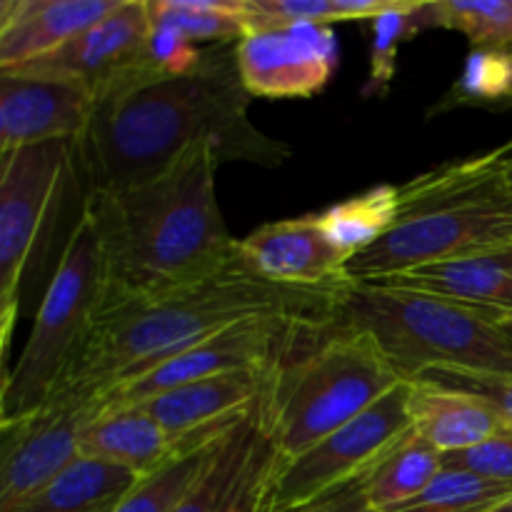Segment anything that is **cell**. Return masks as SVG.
<instances>
[{
    "instance_id": "cell-13",
    "label": "cell",
    "mask_w": 512,
    "mask_h": 512,
    "mask_svg": "<svg viewBox=\"0 0 512 512\" xmlns=\"http://www.w3.org/2000/svg\"><path fill=\"white\" fill-rule=\"evenodd\" d=\"M280 463L283 458L258 405L213 445L173 512H270V493Z\"/></svg>"
},
{
    "instance_id": "cell-21",
    "label": "cell",
    "mask_w": 512,
    "mask_h": 512,
    "mask_svg": "<svg viewBox=\"0 0 512 512\" xmlns=\"http://www.w3.org/2000/svg\"><path fill=\"white\" fill-rule=\"evenodd\" d=\"M410 420L413 428L443 455L475 448L505 425L483 400L425 380H413Z\"/></svg>"
},
{
    "instance_id": "cell-9",
    "label": "cell",
    "mask_w": 512,
    "mask_h": 512,
    "mask_svg": "<svg viewBox=\"0 0 512 512\" xmlns=\"http://www.w3.org/2000/svg\"><path fill=\"white\" fill-rule=\"evenodd\" d=\"M410 390L413 380H403L358 418L340 425L298 458L283 460L270 493V512L298 508L368 473L375 460L413 428Z\"/></svg>"
},
{
    "instance_id": "cell-40",
    "label": "cell",
    "mask_w": 512,
    "mask_h": 512,
    "mask_svg": "<svg viewBox=\"0 0 512 512\" xmlns=\"http://www.w3.org/2000/svg\"><path fill=\"white\" fill-rule=\"evenodd\" d=\"M510 250H512V248H510Z\"/></svg>"
},
{
    "instance_id": "cell-4",
    "label": "cell",
    "mask_w": 512,
    "mask_h": 512,
    "mask_svg": "<svg viewBox=\"0 0 512 512\" xmlns=\"http://www.w3.org/2000/svg\"><path fill=\"white\" fill-rule=\"evenodd\" d=\"M512 140L435 165L400 185V220L348 263L355 280H388L440 260L512 248Z\"/></svg>"
},
{
    "instance_id": "cell-36",
    "label": "cell",
    "mask_w": 512,
    "mask_h": 512,
    "mask_svg": "<svg viewBox=\"0 0 512 512\" xmlns=\"http://www.w3.org/2000/svg\"><path fill=\"white\" fill-rule=\"evenodd\" d=\"M498 325H500V330H503V333L508 335L510 343H512V315H503V318L498 320Z\"/></svg>"
},
{
    "instance_id": "cell-14",
    "label": "cell",
    "mask_w": 512,
    "mask_h": 512,
    "mask_svg": "<svg viewBox=\"0 0 512 512\" xmlns=\"http://www.w3.org/2000/svg\"><path fill=\"white\" fill-rule=\"evenodd\" d=\"M150 0H123L103 20L93 23L50 55L0 73L68 80L100 93L123 73L145 65L150 40Z\"/></svg>"
},
{
    "instance_id": "cell-10",
    "label": "cell",
    "mask_w": 512,
    "mask_h": 512,
    "mask_svg": "<svg viewBox=\"0 0 512 512\" xmlns=\"http://www.w3.org/2000/svg\"><path fill=\"white\" fill-rule=\"evenodd\" d=\"M100 408L95 393L63 385L43 408L0 425V512H13L83 455V430Z\"/></svg>"
},
{
    "instance_id": "cell-33",
    "label": "cell",
    "mask_w": 512,
    "mask_h": 512,
    "mask_svg": "<svg viewBox=\"0 0 512 512\" xmlns=\"http://www.w3.org/2000/svg\"><path fill=\"white\" fill-rule=\"evenodd\" d=\"M150 20H153V28H150L145 65L158 75H168V78H178V75L198 70L203 63L205 48L195 45L188 35L180 33L168 20L153 18V15H150Z\"/></svg>"
},
{
    "instance_id": "cell-15",
    "label": "cell",
    "mask_w": 512,
    "mask_h": 512,
    "mask_svg": "<svg viewBox=\"0 0 512 512\" xmlns=\"http://www.w3.org/2000/svg\"><path fill=\"white\" fill-rule=\"evenodd\" d=\"M270 373L273 370H235L178 385L135 405L180 443L205 445L223 438L258 408Z\"/></svg>"
},
{
    "instance_id": "cell-35",
    "label": "cell",
    "mask_w": 512,
    "mask_h": 512,
    "mask_svg": "<svg viewBox=\"0 0 512 512\" xmlns=\"http://www.w3.org/2000/svg\"><path fill=\"white\" fill-rule=\"evenodd\" d=\"M283 512H378L373 508L368 498V485H365V475L350 480V483L340 485V488L330 490V493L320 495V498L310 500V503L298 505Z\"/></svg>"
},
{
    "instance_id": "cell-19",
    "label": "cell",
    "mask_w": 512,
    "mask_h": 512,
    "mask_svg": "<svg viewBox=\"0 0 512 512\" xmlns=\"http://www.w3.org/2000/svg\"><path fill=\"white\" fill-rule=\"evenodd\" d=\"M198 448L203 445H185L175 440L140 405H103L85 425L80 440V453L120 465L140 480Z\"/></svg>"
},
{
    "instance_id": "cell-20",
    "label": "cell",
    "mask_w": 512,
    "mask_h": 512,
    "mask_svg": "<svg viewBox=\"0 0 512 512\" xmlns=\"http://www.w3.org/2000/svg\"><path fill=\"white\" fill-rule=\"evenodd\" d=\"M375 283L440 295L500 320L512 315V250L440 260Z\"/></svg>"
},
{
    "instance_id": "cell-28",
    "label": "cell",
    "mask_w": 512,
    "mask_h": 512,
    "mask_svg": "<svg viewBox=\"0 0 512 512\" xmlns=\"http://www.w3.org/2000/svg\"><path fill=\"white\" fill-rule=\"evenodd\" d=\"M512 495V485L493 483L468 470H440L415 500L395 512H493Z\"/></svg>"
},
{
    "instance_id": "cell-30",
    "label": "cell",
    "mask_w": 512,
    "mask_h": 512,
    "mask_svg": "<svg viewBox=\"0 0 512 512\" xmlns=\"http://www.w3.org/2000/svg\"><path fill=\"white\" fill-rule=\"evenodd\" d=\"M512 100V50L475 48L465 60L458 83L453 85L438 110L458 108V105H488L500 100Z\"/></svg>"
},
{
    "instance_id": "cell-25",
    "label": "cell",
    "mask_w": 512,
    "mask_h": 512,
    "mask_svg": "<svg viewBox=\"0 0 512 512\" xmlns=\"http://www.w3.org/2000/svg\"><path fill=\"white\" fill-rule=\"evenodd\" d=\"M418 15L425 30H460L475 48L512 50V0H430Z\"/></svg>"
},
{
    "instance_id": "cell-29",
    "label": "cell",
    "mask_w": 512,
    "mask_h": 512,
    "mask_svg": "<svg viewBox=\"0 0 512 512\" xmlns=\"http://www.w3.org/2000/svg\"><path fill=\"white\" fill-rule=\"evenodd\" d=\"M420 5L423 0H398L393 10L378 15L373 20V45H370V83L365 95L383 98L390 83L398 73V48L418 35L423 28L420 23Z\"/></svg>"
},
{
    "instance_id": "cell-16",
    "label": "cell",
    "mask_w": 512,
    "mask_h": 512,
    "mask_svg": "<svg viewBox=\"0 0 512 512\" xmlns=\"http://www.w3.org/2000/svg\"><path fill=\"white\" fill-rule=\"evenodd\" d=\"M238 258L268 283L303 290H338L350 280L348 258L333 248L315 215L275 220L238 240Z\"/></svg>"
},
{
    "instance_id": "cell-18",
    "label": "cell",
    "mask_w": 512,
    "mask_h": 512,
    "mask_svg": "<svg viewBox=\"0 0 512 512\" xmlns=\"http://www.w3.org/2000/svg\"><path fill=\"white\" fill-rule=\"evenodd\" d=\"M123 0H3L0 70L50 55L85 28L113 13Z\"/></svg>"
},
{
    "instance_id": "cell-5",
    "label": "cell",
    "mask_w": 512,
    "mask_h": 512,
    "mask_svg": "<svg viewBox=\"0 0 512 512\" xmlns=\"http://www.w3.org/2000/svg\"><path fill=\"white\" fill-rule=\"evenodd\" d=\"M403 380L373 335L330 323L275 365L260 410L280 458L293 460Z\"/></svg>"
},
{
    "instance_id": "cell-17",
    "label": "cell",
    "mask_w": 512,
    "mask_h": 512,
    "mask_svg": "<svg viewBox=\"0 0 512 512\" xmlns=\"http://www.w3.org/2000/svg\"><path fill=\"white\" fill-rule=\"evenodd\" d=\"M93 93L78 83L0 73V153L83 135Z\"/></svg>"
},
{
    "instance_id": "cell-34",
    "label": "cell",
    "mask_w": 512,
    "mask_h": 512,
    "mask_svg": "<svg viewBox=\"0 0 512 512\" xmlns=\"http://www.w3.org/2000/svg\"><path fill=\"white\" fill-rule=\"evenodd\" d=\"M445 465L468 470L493 483L512 485V425H503L498 433L475 448L445 455Z\"/></svg>"
},
{
    "instance_id": "cell-39",
    "label": "cell",
    "mask_w": 512,
    "mask_h": 512,
    "mask_svg": "<svg viewBox=\"0 0 512 512\" xmlns=\"http://www.w3.org/2000/svg\"><path fill=\"white\" fill-rule=\"evenodd\" d=\"M510 180H512V160H510Z\"/></svg>"
},
{
    "instance_id": "cell-3",
    "label": "cell",
    "mask_w": 512,
    "mask_h": 512,
    "mask_svg": "<svg viewBox=\"0 0 512 512\" xmlns=\"http://www.w3.org/2000/svg\"><path fill=\"white\" fill-rule=\"evenodd\" d=\"M340 293L343 288L303 290L268 283L238 258L228 270L193 288L103 305L63 385H80L103 400L118 385L258 315H283L328 328Z\"/></svg>"
},
{
    "instance_id": "cell-37",
    "label": "cell",
    "mask_w": 512,
    "mask_h": 512,
    "mask_svg": "<svg viewBox=\"0 0 512 512\" xmlns=\"http://www.w3.org/2000/svg\"><path fill=\"white\" fill-rule=\"evenodd\" d=\"M493 512H512V495H510L508 500H505V503H500L498 508H495Z\"/></svg>"
},
{
    "instance_id": "cell-11",
    "label": "cell",
    "mask_w": 512,
    "mask_h": 512,
    "mask_svg": "<svg viewBox=\"0 0 512 512\" xmlns=\"http://www.w3.org/2000/svg\"><path fill=\"white\" fill-rule=\"evenodd\" d=\"M315 325L298 323L283 315H258L220 330L213 338L183 350L155 365L140 378L118 385L103 398V405H135L195 380L235 373V370H273L303 345Z\"/></svg>"
},
{
    "instance_id": "cell-8",
    "label": "cell",
    "mask_w": 512,
    "mask_h": 512,
    "mask_svg": "<svg viewBox=\"0 0 512 512\" xmlns=\"http://www.w3.org/2000/svg\"><path fill=\"white\" fill-rule=\"evenodd\" d=\"M75 180V150L70 140L0 153V345L3 378L20 310V283L53 223L65 188Z\"/></svg>"
},
{
    "instance_id": "cell-12",
    "label": "cell",
    "mask_w": 512,
    "mask_h": 512,
    "mask_svg": "<svg viewBox=\"0 0 512 512\" xmlns=\"http://www.w3.org/2000/svg\"><path fill=\"white\" fill-rule=\"evenodd\" d=\"M235 65L250 98H313L333 80L340 45L330 25L250 30L235 43Z\"/></svg>"
},
{
    "instance_id": "cell-32",
    "label": "cell",
    "mask_w": 512,
    "mask_h": 512,
    "mask_svg": "<svg viewBox=\"0 0 512 512\" xmlns=\"http://www.w3.org/2000/svg\"><path fill=\"white\" fill-rule=\"evenodd\" d=\"M415 380L445 385V388L473 395V398L483 400L490 410H495L505 425H512V375L478 373V370L465 368H433Z\"/></svg>"
},
{
    "instance_id": "cell-26",
    "label": "cell",
    "mask_w": 512,
    "mask_h": 512,
    "mask_svg": "<svg viewBox=\"0 0 512 512\" xmlns=\"http://www.w3.org/2000/svg\"><path fill=\"white\" fill-rule=\"evenodd\" d=\"M150 15L173 23L200 48L235 45L248 33L243 0H150Z\"/></svg>"
},
{
    "instance_id": "cell-2",
    "label": "cell",
    "mask_w": 512,
    "mask_h": 512,
    "mask_svg": "<svg viewBox=\"0 0 512 512\" xmlns=\"http://www.w3.org/2000/svg\"><path fill=\"white\" fill-rule=\"evenodd\" d=\"M218 168L213 145L198 143L145 183L85 195L103 255V305L163 298L238 260V238L218 203Z\"/></svg>"
},
{
    "instance_id": "cell-23",
    "label": "cell",
    "mask_w": 512,
    "mask_h": 512,
    "mask_svg": "<svg viewBox=\"0 0 512 512\" xmlns=\"http://www.w3.org/2000/svg\"><path fill=\"white\" fill-rule=\"evenodd\" d=\"M443 468L445 455L410 428L365 473L370 503L378 512H395L418 498Z\"/></svg>"
},
{
    "instance_id": "cell-38",
    "label": "cell",
    "mask_w": 512,
    "mask_h": 512,
    "mask_svg": "<svg viewBox=\"0 0 512 512\" xmlns=\"http://www.w3.org/2000/svg\"><path fill=\"white\" fill-rule=\"evenodd\" d=\"M120 500H123V498H120ZM120 500H118V503H120ZM118 503H110V505H105V508H100V510H95V512H110Z\"/></svg>"
},
{
    "instance_id": "cell-22",
    "label": "cell",
    "mask_w": 512,
    "mask_h": 512,
    "mask_svg": "<svg viewBox=\"0 0 512 512\" xmlns=\"http://www.w3.org/2000/svg\"><path fill=\"white\" fill-rule=\"evenodd\" d=\"M140 478L120 465L80 455L45 488L30 495L13 512H95L130 493Z\"/></svg>"
},
{
    "instance_id": "cell-1",
    "label": "cell",
    "mask_w": 512,
    "mask_h": 512,
    "mask_svg": "<svg viewBox=\"0 0 512 512\" xmlns=\"http://www.w3.org/2000/svg\"><path fill=\"white\" fill-rule=\"evenodd\" d=\"M93 100L88 125L73 143L85 195L145 183L198 143L213 145L220 163L260 168H280L293 153L250 120L253 98L240 83L235 45L205 48L200 68L178 78L140 65Z\"/></svg>"
},
{
    "instance_id": "cell-27",
    "label": "cell",
    "mask_w": 512,
    "mask_h": 512,
    "mask_svg": "<svg viewBox=\"0 0 512 512\" xmlns=\"http://www.w3.org/2000/svg\"><path fill=\"white\" fill-rule=\"evenodd\" d=\"M395 5L398 0H243L248 33L295 23L330 25L345 20H375Z\"/></svg>"
},
{
    "instance_id": "cell-7",
    "label": "cell",
    "mask_w": 512,
    "mask_h": 512,
    "mask_svg": "<svg viewBox=\"0 0 512 512\" xmlns=\"http://www.w3.org/2000/svg\"><path fill=\"white\" fill-rule=\"evenodd\" d=\"M103 295V255L93 223L80 213L40 300L28 343L8 378H3L0 425L43 408L63 388L88 340Z\"/></svg>"
},
{
    "instance_id": "cell-31",
    "label": "cell",
    "mask_w": 512,
    "mask_h": 512,
    "mask_svg": "<svg viewBox=\"0 0 512 512\" xmlns=\"http://www.w3.org/2000/svg\"><path fill=\"white\" fill-rule=\"evenodd\" d=\"M218 440L183 455L175 463H170L168 468L143 478L110 512H173L175 505L180 503V498L188 493L195 475L200 473V468L205 465L210 450H213V445Z\"/></svg>"
},
{
    "instance_id": "cell-24",
    "label": "cell",
    "mask_w": 512,
    "mask_h": 512,
    "mask_svg": "<svg viewBox=\"0 0 512 512\" xmlns=\"http://www.w3.org/2000/svg\"><path fill=\"white\" fill-rule=\"evenodd\" d=\"M325 238L340 255L358 258L378 245L400 220V185H375L315 215Z\"/></svg>"
},
{
    "instance_id": "cell-6",
    "label": "cell",
    "mask_w": 512,
    "mask_h": 512,
    "mask_svg": "<svg viewBox=\"0 0 512 512\" xmlns=\"http://www.w3.org/2000/svg\"><path fill=\"white\" fill-rule=\"evenodd\" d=\"M333 325L373 335L405 380L433 368L512 375V343L498 320L423 290L350 278Z\"/></svg>"
}]
</instances>
